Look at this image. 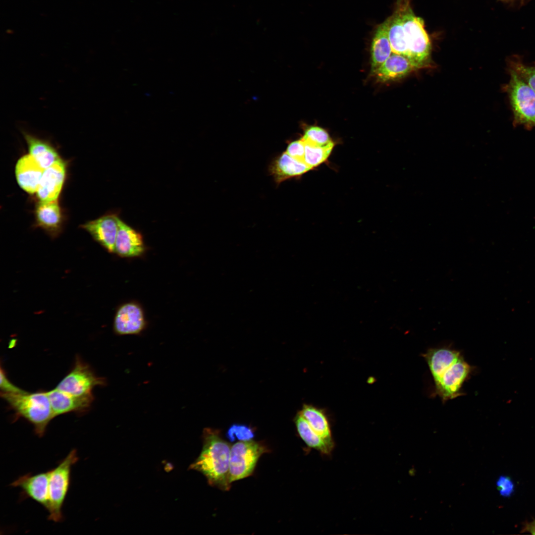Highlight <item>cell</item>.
Returning <instances> with one entry per match:
<instances>
[{
  "instance_id": "cell-1",
  "label": "cell",
  "mask_w": 535,
  "mask_h": 535,
  "mask_svg": "<svg viewBox=\"0 0 535 535\" xmlns=\"http://www.w3.org/2000/svg\"><path fill=\"white\" fill-rule=\"evenodd\" d=\"M202 450L190 469L203 474L211 485L226 490L230 487L229 462L231 447L217 430L203 431Z\"/></svg>"
},
{
  "instance_id": "cell-2",
  "label": "cell",
  "mask_w": 535,
  "mask_h": 535,
  "mask_svg": "<svg viewBox=\"0 0 535 535\" xmlns=\"http://www.w3.org/2000/svg\"><path fill=\"white\" fill-rule=\"evenodd\" d=\"M0 396L15 413V420L24 419L33 426L38 437L45 435L48 425L55 418L47 391L0 392Z\"/></svg>"
},
{
  "instance_id": "cell-3",
  "label": "cell",
  "mask_w": 535,
  "mask_h": 535,
  "mask_svg": "<svg viewBox=\"0 0 535 535\" xmlns=\"http://www.w3.org/2000/svg\"><path fill=\"white\" fill-rule=\"evenodd\" d=\"M396 9L401 17L408 47V58L415 69L428 64L431 44L423 20L416 16L410 0H398Z\"/></svg>"
},
{
  "instance_id": "cell-4",
  "label": "cell",
  "mask_w": 535,
  "mask_h": 535,
  "mask_svg": "<svg viewBox=\"0 0 535 535\" xmlns=\"http://www.w3.org/2000/svg\"><path fill=\"white\" fill-rule=\"evenodd\" d=\"M507 69L510 78L503 88L512 111L513 125L531 130L535 127V92L514 69Z\"/></svg>"
},
{
  "instance_id": "cell-5",
  "label": "cell",
  "mask_w": 535,
  "mask_h": 535,
  "mask_svg": "<svg viewBox=\"0 0 535 535\" xmlns=\"http://www.w3.org/2000/svg\"><path fill=\"white\" fill-rule=\"evenodd\" d=\"M76 450L72 449L57 466L50 470L48 520L60 522L63 520L62 508L67 495L72 466L78 461Z\"/></svg>"
},
{
  "instance_id": "cell-6",
  "label": "cell",
  "mask_w": 535,
  "mask_h": 535,
  "mask_svg": "<svg viewBox=\"0 0 535 535\" xmlns=\"http://www.w3.org/2000/svg\"><path fill=\"white\" fill-rule=\"evenodd\" d=\"M265 447L253 440L239 441L231 446L229 482L245 478L252 474Z\"/></svg>"
},
{
  "instance_id": "cell-7",
  "label": "cell",
  "mask_w": 535,
  "mask_h": 535,
  "mask_svg": "<svg viewBox=\"0 0 535 535\" xmlns=\"http://www.w3.org/2000/svg\"><path fill=\"white\" fill-rule=\"evenodd\" d=\"M106 383L104 378L96 375L88 364L76 356L72 369L55 388L73 395L84 396L92 394L95 386Z\"/></svg>"
},
{
  "instance_id": "cell-8",
  "label": "cell",
  "mask_w": 535,
  "mask_h": 535,
  "mask_svg": "<svg viewBox=\"0 0 535 535\" xmlns=\"http://www.w3.org/2000/svg\"><path fill=\"white\" fill-rule=\"evenodd\" d=\"M471 366L461 356L446 368L434 381L435 393L443 401L454 399L463 394L461 391L464 382L469 376Z\"/></svg>"
},
{
  "instance_id": "cell-9",
  "label": "cell",
  "mask_w": 535,
  "mask_h": 535,
  "mask_svg": "<svg viewBox=\"0 0 535 535\" xmlns=\"http://www.w3.org/2000/svg\"><path fill=\"white\" fill-rule=\"evenodd\" d=\"M50 470L35 475L27 474L19 477L10 483L21 489V499L30 498L46 510L49 505Z\"/></svg>"
},
{
  "instance_id": "cell-10",
  "label": "cell",
  "mask_w": 535,
  "mask_h": 535,
  "mask_svg": "<svg viewBox=\"0 0 535 535\" xmlns=\"http://www.w3.org/2000/svg\"><path fill=\"white\" fill-rule=\"evenodd\" d=\"M146 326L141 307L135 302L122 305L117 310L113 321V329L118 335L136 334Z\"/></svg>"
},
{
  "instance_id": "cell-11",
  "label": "cell",
  "mask_w": 535,
  "mask_h": 535,
  "mask_svg": "<svg viewBox=\"0 0 535 535\" xmlns=\"http://www.w3.org/2000/svg\"><path fill=\"white\" fill-rule=\"evenodd\" d=\"M119 220L115 214H108L88 222L82 227L108 252L114 253Z\"/></svg>"
},
{
  "instance_id": "cell-12",
  "label": "cell",
  "mask_w": 535,
  "mask_h": 535,
  "mask_svg": "<svg viewBox=\"0 0 535 535\" xmlns=\"http://www.w3.org/2000/svg\"><path fill=\"white\" fill-rule=\"evenodd\" d=\"M54 417L71 412L83 413L91 407L93 395L75 396L55 388L47 391Z\"/></svg>"
},
{
  "instance_id": "cell-13",
  "label": "cell",
  "mask_w": 535,
  "mask_h": 535,
  "mask_svg": "<svg viewBox=\"0 0 535 535\" xmlns=\"http://www.w3.org/2000/svg\"><path fill=\"white\" fill-rule=\"evenodd\" d=\"M65 176V166L61 160L44 169L37 196L40 201L57 200Z\"/></svg>"
},
{
  "instance_id": "cell-14",
  "label": "cell",
  "mask_w": 535,
  "mask_h": 535,
  "mask_svg": "<svg viewBox=\"0 0 535 535\" xmlns=\"http://www.w3.org/2000/svg\"><path fill=\"white\" fill-rule=\"evenodd\" d=\"M145 245L142 234L120 219L114 245V253L123 258L142 255Z\"/></svg>"
},
{
  "instance_id": "cell-15",
  "label": "cell",
  "mask_w": 535,
  "mask_h": 535,
  "mask_svg": "<svg viewBox=\"0 0 535 535\" xmlns=\"http://www.w3.org/2000/svg\"><path fill=\"white\" fill-rule=\"evenodd\" d=\"M44 169L30 155L22 156L15 166V176L19 186L29 194L36 193Z\"/></svg>"
},
{
  "instance_id": "cell-16",
  "label": "cell",
  "mask_w": 535,
  "mask_h": 535,
  "mask_svg": "<svg viewBox=\"0 0 535 535\" xmlns=\"http://www.w3.org/2000/svg\"><path fill=\"white\" fill-rule=\"evenodd\" d=\"M310 170L304 162L294 159L286 152L276 158L269 167V172L277 185L287 179L300 177Z\"/></svg>"
},
{
  "instance_id": "cell-17",
  "label": "cell",
  "mask_w": 535,
  "mask_h": 535,
  "mask_svg": "<svg viewBox=\"0 0 535 535\" xmlns=\"http://www.w3.org/2000/svg\"><path fill=\"white\" fill-rule=\"evenodd\" d=\"M414 69L407 57L392 53L373 73L379 81L385 82L403 78Z\"/></svg>"
},
{
  "instance_id": "cell-18",
  "label": "cell",
  "mask_w": 535,
  "mask_h": 535,
  "mask_svg": "<svg viewBox=\"0 0 535 535\" xmlns=\"http://www.w3.org/2000/svg\"><path fill=\"white\" fill-rule=\"evenodd\" d=\"M29 154L45 169L61 159L51 144L28 133H23Z\"/></svg>"
},
{
  "instance_id": "cell-19",
  "label": "cell",
  "mask_w": 535,
  "mask_h": 535,
  "mask_svg": "<svg viewBox=\"0 0 535 535\" xmlns=\"http://www.w3.org/2000/svg\"><path fill=\"white\" fill-rule=\"evenodd\" d=\"M36 217L38 225L51 235H55L60 229L62 216L57 200L40 201L36 207Z\"/></svg>"
},
{
  "instance_id": "cell-20",
  "label": "cell",
  "mask_w": 535,
  "mask_h": 535,
  "mask_svg": "<svg viewBox=\"0 0 535 535\" xmlns=\"http://www.w3.org/2000/svg\"><path fill=\"white\" fill-rule=\"evenodd\" d=\"M461 353L446 347L431 348L424 354L425 358L431 374L433 381L436 380L446 368L456 361Z\"/></svg>"
},
{
  "instance_id": "cell-21",
  "label": "cell",
  "mask_w": 535,
  "mask_h": 535,
  "mask_svg": "<svg viewBox=\"0 0 535 535\" xmlns=\"http://www.w3.org/2000/svg\"><path fill=\"white\" fill-rule=\"evenodd\" d=\"M388 18L377 28L371 47L372 71L380 66L391 54L392 51L388 35Z\"/></svg>"
},
{
  "instance_id": "cell-22",
  "label": "cell",
  "mask_w": 535,
  "mask_h": 535,
  "mask_svg": "<svg viewBox=\"0 0 535 535\" xmlns=\"http://www.w3.org/2000/svg\"><path fill=\"white\" fill-rule=\"evenodd\" d=\"M295 423L299 436L309 448L324 455L330 454L334 447V442H329L322 438L299 413L295 418Z\"/></svg>"
},
{
  "instance_id": "cell-23",
  "label": "cell",
  "mask_w": 535,
  "mask_h": 535,
  "mask_svg": "<svg viewBox=\"0 0 535 535\" xmlns=\"http://www.w3.org/2000/svg\"><path fill=\"white\" fill-rule=\"evenodd\" d=\"M388 19V35L392 53L408 58L407 42L402 20L398 10L395 8L394 12Z\"/></svg>"
},
{
  "instance_id": "cell-24",
  "label": "cell",
  "mask_w": 535,
  "mask_h": 535,
  "mask_svg": "<svg viewBox=\"0 0 535 535\" xmlns=\"http://www.w3.org/2000/svg\"><path fill=\"white\" fill-rule=\"evenodd\" d=\"M299 413L322 438L333 442L328 420L321 409L312 405H305Z\"/></svg>"
},
{
  "instance_id": "cell-25",
  "label": "cell",
  "mask_w": 535,
  "mask_h": 535,
  "mask_svg": "<svg viewBox=\"0 0 535 535\" xmlns=\"http://www.w3.org/2000/svg\"><path fill=\"white\" fill-rule=\"evenodd\" d=\"M334 146L333 141L324 146H315L305 143L304 162L311 169L320 165L328 159Z\"/></svg>"
},
{
  "instance_id": "cell-26",
  "label": "cell",
  "mask_w": 535,
  "mask_h": 535,
  "mask_svg": "<svg viewBox=\"0 0 535 535\" xmlns=\"http://www.w3.org/2000/svg\"><path fill=\"white\" fill-rule=\"evenodd\" d=\"M506 64L518 73L535 92V62L526 63L519 55H514L507 58Z\"/></svg>"
},
{
  "instance_id": "cell-27",
  "label": "cell",
  "mask_w": 535,
  "mask_h": 535,
  "mask_svg": "<svg viewBox=\"0 0 535 535\" xmlns=\"http://www.w3.org/2000/svg\"><path fill=\"white\" fill-rule=\"evenodd\" d=\"M302 138L306 143L319 146L327 145L332 141L326 131L318 126L308 128Z\"/></svg>"
},
{
  "instance_id": "cell-28",
  "label": "cell",
  "mask_w": 535,
  "mask_h": 535,
  "mask_svg": "<svg viewBox=\"0 0 535 535\" xmlns=\"http://www.w3.org/2000/svg\"><path fill=\"white\" fill-rule=\"evenodd\" d=\"M254 432L249 427L245 425L234 424L232 425L226 433V436L231 441L235 440L239 441H248L253 440Z\"/></svg>"
},
{
  "instance_id": "cell-29",
  "label": "cell",
  "mask_w": 535,
  "mask_h": 535,
  "mask_svg": "<svg viewBox=\"0 0 535 535\" xmlns=\"http://www.w3.org/2000/svg\"><path fill=\"white\" fill-rule=\"evenodd\" d=\"M289 156L299 160L304 161L305 143L302 138L290 143L286 150Z\"/></svg>"
},
{
  "instance_id": "cell-30",
  "label": "cell",
  "mask_w": 535,
  "mask_h": 535,
  "mask_svg": "<svg viewBox=\"0 0 535 535\" xmlns=\"http://www.w3.org/2000/svg\"><path fill=\"white\" fill-rule=\"evenodd\" d=\"M497 489L500 494L505 497L510 496L514 490V484L508 476H501L496 482Z\"/></svg>"
},
{
  "instance_id": "cell-31",
  "label": "cell",
  "mask_w": 535,
  "mask_h": 535,
  "mask_svg": "<svg viewBox=\"0 0 535 535\" xmlns=\"http://www.w3.org/2000/svg\"><path fill=\"white\" fill-rule=\"evenodd\" d=\"M0 392L3 393H19L25 391L13 384L8 378L5 370L0 367Z\"/></svg>"
},
{
  "instance_id": "cell-32",
  "label": "cell",
  "mask_w": 535,
  "mask_h": 535,
  "mask_svg": "<svg viewBox=\"0 0 535 535\" xmlns=\"http://www.w3.org/2000/svg\"><path fill=\"white\" fill-rule=\"evenodd\" d=\"M525 532L535 535V520L531 522L526 521L523 523L521 533Z\"/></svg>"
},
{
  "instance_id": "cell-33",
  "label": "cell",
  "mask_w": 535,
  "mask_h": 535,
  "mask_svg": "<svg viewBox=\"0 0 535 535\" xmlns=\"http://www.w3.org/2000/svg\"><path fill=\"white\" fill-rule=\"evenodd\" d=\"M500 0L502 1L503 2H510L511 3V2H515V1H519V0L522 1L523 0Z\"/></svg>"
}]
</instances>
